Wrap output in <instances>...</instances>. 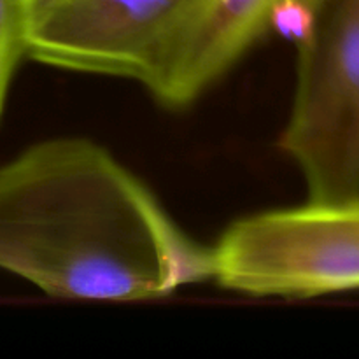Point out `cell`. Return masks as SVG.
I'll return each instance as SVG.
<instances>
[{"instance_id": "4", "label": "cell", "mask_w": 359, "mask_h": 359, "mask_svg": "<svg viewBox=\"0 0 359 359\" xmlns=\"http://www.w3.org/2000/svg\"><path fill=\"white\" fill-rule=\"evenodd\" d=\"M330 0H182L139 84L165 109L198 102L270 34L300 44Z\"/></svg>"}, {"instance_id": "3", "label": "cell", "mask_w": 359, "mask_h": 359, "mask_svg": "<svg viewBox=\"0 0 359 359\" xmlns=\"http://www.w3.org/2000/svg\"><path fill=\"white\" fill-rule=\"evenodd\" d=\"M297 84L277 147L309 200L359 195V0H330L297 46Z\"/></svg>"}, {"instance_id": "6", "label": "cell", "mask_w": 359, "mask_h": 359, "mask_svg": "<svg viewBox=\"0 0 359 359\" xmlns=\"http://www.w3.org/2000/svg\"><path fill=\"white\" fill-rule=\"evenodd\" d=\"M28 18L23 0H0V119L14 74L27 56Z\"/></svg>"}, {"instance_id": "5", "label": "cell", "mask_w": 359, "mask_h": 359, "mask_svg": "<svg viewBox=\"0 0 359 359\" xmlns=\"http://www.w3.org/2000/svg\"><path fill=\"white\" fill-rule=\"evenodd\" d=\"M182 0H58L28 28L27 58L139 83Z\"/></svg>"}, {"instance_id": "7", "label": "cell", "mask_w": 359, "mask_h": 359, "mask_svg": "<svg viewBox=\"0 0 359 359\" xmlns=\"http://www.w3.org/2000/svg\"><path fill=\"white\" fill-rule=\"evenodd\" d=\"M56 2H58V0H23L25 13H27L28 18V28H30V25L34 23L37 18H41L46 11L51 9Z\"/></svg>"}, {"instance_id": "1", "label": "cell", "mask_w": 359, "mask_h": 359, "mask_svg": "<svg viewBox=\"0 0 359 359\" xmlns=\"http://www.w3.org/2000/svg\"><path fill=\"white\" fill-rule=\"evenodd\" d=\"M0 270L51 298L128 304L210 283L214 259L107 147L62 135L0 165Z\"/></svg>"}, {"instance_id": "2", "label": "cell", "mask_w": 359, "mask_h": 359, "mask_svg": "<svg viewBox=\"0 0 359 359\" xmlns=\"http://www.w3.org/2000/svg\"><path fill=\"white\" fill-rule=\"evenodd\" d=\"M212 283L252 298L359 291V195L238 217L212 244Z\"/></svg>"}]
</instances>
